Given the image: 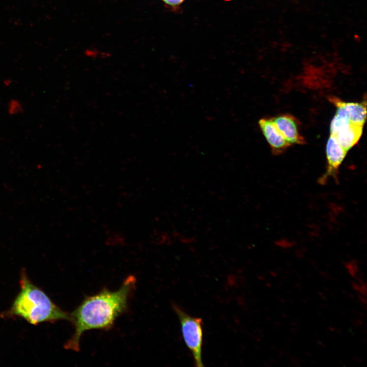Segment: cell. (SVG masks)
<instances>
[{"label":"cell","mask_w":367,"mask_h":367,"mask_svg":"<svg viewBox=\"0 0 367 367\" xmlns=\"http://www.w3.org/2000/svg\"><path fill=\"white\" fill-rule=\"evenodd\" d=\"M136 283L135 277L129 275L116 291L104 288L96 294L86 297L70 314V321L73 325L74 331L65 343V348L78 352L80 339L85 332L93 329H110L116 320L126 311Z\"/></svg>","instance_id":"cell-1"},{"label":"cell","mask_w":367,"mask_h":367,"mask_svg":"<svg viewBox=\"0 0 367 367\" xmlns=\"http://www.w3.org/2000/svg\"><path fill=\"white\" fill-rule=\"evenodd\" d=\"M19 283L20 291L4 316L20 317L35 325L43 322L70 320V314L61 309L42 290L34 284L24 270L21 272Z\"/></svg>","instance_id":"cell-2"},{"label":"cell","mask_w":367,"mask_h":367,"mask_svg":"<svg viewBox=\"0 0 367 367\" xmlns=\"http://www.w3.org/2000/svg\"><path fill=\"white\" fill-rule=\"evenodd\" d=\"M172 307L180 321L183 338L193 355L195 365L203 366L202 360L203 323L201 319L190 316L175 303L172 304Z\"/></svg>","instance_id":"cell-3"},{"label":"cell","mask_w":367,"mask_h":367,"mask_svg":"<svg viewBox=\"0 0 367 367\" xmlns=\"http://www.w3.org/2000/svg\"><path fill=\"white\" fill-rule=\"evenodd\" d=\"M326 152L327 169L325 173L319 179V182L321 184H325L329 177H332L337 181L339 168L347 153L332 135L328 140Z\"/></svg>","instance_id":"cell-4"},{"label":"cell","mask_w":367,"mask_h":367,"mask_svg":"<svg viewBox=\"0 0 367 367\" xmlns=\"http://www.w3.org/2000/svg\"><path fill=\"white\" fill-rule=\"evenodd\" d=\"M330 101L336 108V114L347 118L351 122L363 125L366 115V102H349L331 97Z\"/></svg>","instance_id":"cell-5"},{"label":"cell","mask_w":367,"mask_h":367,"mask_svg":"<svg viewBox=\"0 0 367 367\" xmlns=\"http://www.w3.org/2000/svg\"><path fill=\"white\" fill-rule=\"evenodd\" d=\"M273 123L290 144H303L305 141L300 133L297 120L290 114L278 115L271 118Z\"/></svg>","instance_id":"cell-6"},{"label":"cell","mask_w":367,"mask_h":367,"mask_svg":"<svg viewBox=\"0 0 367 367\" xmlns=\"http://www.w3.org/2000/svg\"><path fill=\"white\" fill-rule=\"evenodd\" d=\"M259 127L274 154H279L291 145L277 129L271 118H261Z\"/></svg>","instance_id":"cell-7"},{"label":"cell","mask_w":367,"mask_h":367,"mask_svg":"<svg viewBox=\"0 0 367 367\" xmlns=\"http://www.w3.org/2000/svg\"><path fill=\"white\" fill-rule=\"evenodd\" d=\"M363 126V125L349 122L333 136L348 152L359 141L362 134Z\"/></svg>","instance_id":"cell-8"},{"label":"cell","mask_w":367,"mask_h":367,"mask_svg":"<svg viewBox=\"0 0 367 367\" xmlns=\"http://www.w3.org/2000/svg\"><path fill=\"white\" fill-rule=\"evenodd\" d=\"M126 238L125 235L117 231H111L105 237V244L109 246H122L126 244Z\"/></svg>","instance_id":"cell-9"},{"label":"cell","mask_w":367,"mask_h":367,"mask_svg":"<svg viewBox=\"0 0 367 367\" xmlns=\"http://www.w3.org/2000/svg\"><path fill=\"white\" fill-rule=\"evenodd\" d=\"M351 286L357 294L360 301L365 304L366 301V282L360 277L351 281Z\"/></svg>","instance_id":"cell-10"},{"label":"cell","mask_w":367,"mask_h":367,"mask_svg":"<svg viewBox=\"0 0 367 367\" xmlns=\"http://www.w3.org/2000/svg\"><path fill=\"white\" fill-rule=\"evenodd\" d=\"M7 110L10 115H17L23 111V106L19 100L12 98L8 102Z\"/></svg>","instance_id":"cell-11"},{"label":"cell","mask_w":367,"mask_h":367,"mask_svg":"<svg viewBox=\"0 0 367 367\" xmlns=\"http://www.w3.org/2000/svg\"><path fill=\"white\" fill-rule=\"evenodd\" d=\"M349 274L354 279L360 277L358 264L355 261L348 263L345 265Z\"/></svg>","instance_id":"cell-12"},{"label":"cell","mask_w":367,"mask_h":367,"mask_svg":"<svg viewBox=\"0 0 367 367\" xmlns=\"http://www.w3.org/2000/svg\"><path fill=\"white\" fill-rule=\"evenodd\" d=\"M166 4L171 5L175 6L180 4L184 0H163Z\"/></svg>","instance_id":"cell-13"}]
</instances>
